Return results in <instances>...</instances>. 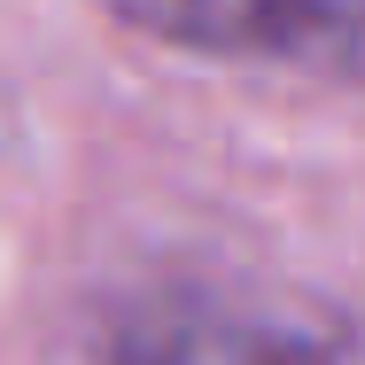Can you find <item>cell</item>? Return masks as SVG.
<instances>
[{"mask_svg":"<svg viewBox=\"0 0 365 365\" xmlns=\"http://www.w3.org/2000/svg\"><path fill=\"white\" fill-rule=\"evenodd\" d=\"M109 365H365V327L272 280H163L117 311Z\"/></svg>","mask_w":365,"mask_h":365,"instance_id":"6da1fadb","label":"cell"},{"mask_svg":"<svg viewBox=\"0 0 365 365\" xmlns=\"http://www.w3.org/2000/svg\"><path fill=\"white\" fill-rule=\"evenodd\" d=\"M109 8L179 47L365 78V0H109Z\"/></svg>","mask_w":365,"mask_h":365,"instance_id":"7a4b0ae2","label":"cell"}]
</instances>
